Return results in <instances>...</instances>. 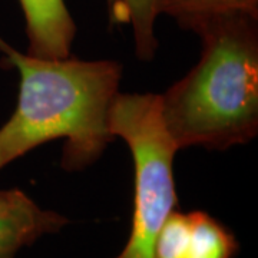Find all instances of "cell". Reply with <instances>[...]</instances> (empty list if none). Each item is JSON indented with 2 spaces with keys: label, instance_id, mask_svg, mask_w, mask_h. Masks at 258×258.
Segmentation results:
<instances>
[{
  "label": "cell",
  "instance_id": "obj_1",
  "mask_svg": "<svg viewBox=\"0 0 258 258\" xmlns=\"http://www.w3.org/2000/svg\"><path fill=\"white\" fill-rule=\"evenodd\" d=\"M0 50L20 75L16 111L0 128V169L30 149L63 138L62 166L92 164L113 139L109 112L122 69L112 60L42 59L0 39Z\"/></svg>",
  "mask_w": 258,
  "mask_h": 258
},
{
  "label": "cell",
  "instance_id": "obj_2",
  "mask_svg": "<svg viewBox=\"0 0 258 258\" xmlns=\"http://www.w3.org/2000/svg\"><path fill=\"white\" fill-rule=\"evenodd\" d=\"M257 19L228 13L195 30L203 40L200 62L159 96L162 119L178 149H227L257 135Z\"/></svg>",
  "mask_w": 258,
  "mask_h": 258
},
{
  "label": "cell",
  "instance_id": "obj_3",
  "mask_svg": "<svg viewBox=\"0 0 258 258\" xmlns=\"http://www.w3.org/2000/svg\"><path fill=\"white\" fill-rule=\"evenodd\" d=\"M113 137L125 139L135 165V195L131 235L115 258H155V242L175 211L174 157L178 147L161 115L154 93H118L109 112Z\"/></svg>",
  "mask_w": 258,
  "mask_h": 258
},
{
  "label": "cell",
  "instance_id": "obj_4",
  "mask_svg": "<svg viewBox=\"0 0 258 258\" xmlns=\"http://www.w3.org/2000/svg\"><path fill=\"white\" fill-rule=\"evenodd\" d=\"M69 220L56 211L43 210L22 189L0 191V258H15L45 235L56 234Z\"/></svg>",
  "mask_w": 258,
  "mask_h": 258
},
{
  "label": "cell",
  "instance_id": "obj_5",
  "mask_svg": "<svg viewBox=\"0 0 258 258\" xmlns=\"http://www.w3.org/2000/svg\"><path fill=\"white\" fill-rule=\"evenodd\" d=\"M26 20L29 55L64 59L71 55L76 25L64 0H19Z\"/></svg>",
  "mask_w": 258,
  "mask_h": 258
},
{
  "label": "cell",
  "instance_id": "obj_6",
  "mask_svg": "<svg viewBox=\"0 0 258 258\" xmlns=\"http://www.w3.org/2000/svg\"><path fill=\"white\" fill-rule=\"evenodd\" d=\"M106 5L112 25H131L137 55L141 60H151L157 49L154 26L159 15V0H106Z\"/></svg>",
  "mask_w": 258,
  "mask_h": 258
},
{
  "label": "cell",
  "instance_id": "obj_7",
  "mask_svg": "<svg viewBox=\"0 0 258 258\" xmlns=\"http://www.w3.org/2000/svg\"><path fill=\"white\" fill-rule=\"evenodd\" d=\"M228 13L258 18V0H159V15L175 19L181 28L194 32L207 20Z\"/></svg>",
  "mask_w": 258,
  "mask_h": 258
},
{
  "label": "cell",
  "instance_id": "obj_8",
  "mask_svg": "<svg viewBox=\"0 0 258 258\" xmlns=\"http://www.w3.org/2000/svg\"><path fill=\"white\" fill-rule=\"evenodd\" d=\"M188 258H234L240 245L234 234L204 211L188 212Z\"/></svg>",
  "mask_w": 258,
  "mask_h": 258
},
{
  "label": "cell",
  "instance_id": "obj_9",
  "mask_svg": "<svg viewBox=\"0 0 258 258\" xmlns=\"http://www.w3.org/2000/svg\"><path fill=\"white\" fill-rule=\"evenodd\" d=\"M188 214L174 211L166 220L155 242V258H188Z\"/></svg>",
  "mask_w": 258,
  "mask_h": 258
}]
</instances>
